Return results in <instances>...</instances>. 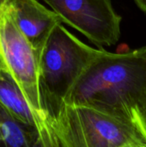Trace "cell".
Wrapping results in <instances>:
<instances>
[{
    "mask_svg": "<svg viewBox=\"0 0 146 147\" xmlns=\"http://www.w3.org/2000/svg\"><path fill=\"white\" fill-rule=\"evenodd\" d=\"M65 23L102 48L120 38L122 17L111 0H43Z\"/></svg>",
    "mask_w": 146,
    "mask_h": 147,
    "instance_id": "obj_5",
    "label": "cell"
},
{
    "mask_svg": "<svg viewBox=\"0 0 146 147\" xmlns=\"http://www.w3.org/2000/svg\"><path fill=\"white\" fill-rule=\"evenodd\" d=\"M0 66L15 81L43 127L48 116L40 90L38 54L19 28L10 3L0 9Z\"/></svg>",
    "mask_w": 146,
    "mask_h": 147,
    "instance_id": "obj_4",
    "label": "cell"
},
{
    "mask_svg": "<svg viewBox=\"0 0 146 147\" xmlns=\"http://www.w3.org/2000/svg\"><path fill=\"white\" fill-rule=\"evenodd\" d=\"M58 147H133L146 142L135 126L91 108L63 104L48 118Z\"/></svg>",
    "mask_w": 146,
    "mask_h": 147,
    "instance_id": "obj_3",
    "label": "cell"
},
{
    "mask_svg": "<svg viewBox=\"0 0 146 147\" xmlns=\"http://www.w3.org/2000/svg\"><path fill=\"white\" fill-rule=\"evenodd\" d=\"M33 147H58L53 134L47 123L39 130L38 137Z\"/></svg>",
    "mask_w": 146,
    "mask_h": 147,
    "instance_id": "obj_9",
    "label": "cell"
},
{
    "mask_svg": "<svg viewBox=\"0 0 146 147\" xmlns=\"http://www.w3.org/2000/svg\"><path fill=\"white\" fill-rule=\"evenodd\" d=\"M59 23L37 51L39 83L45 111L51 118L101 48L86 45Z\"/></svg>",
    "mask_w": 146,
    "mask_h": 147,
    "instance_id": "obj_2",
    "label": "cell"
},
{
    "mask_svg": "<svg viewBox=\"0 0 146 147\" xmlns=\"http://www.w3.org/2000/svg\"><path fill=\"white\" fill-rule=\"evenodd\" d=\"M39 131L14 119L0 105V147H33Z\"/></svg>",
    "mask_w": 146,
    "mask_h": 147,
    "instance_id": "obj_8",
    "label": "cell"
},
{
    "mask_svg": "<svg viewBox=\"0 0 146 147\" xmlns=\"http://www.w3.org/2000/svg\"><path fill=\"white\" fill-rule=\"evenodd\" d=\"M136 5L138 6V8L146 14V0H134Z\"/></svg>",
    "mask_w": 146,
    "mask_h": 147,
    "instance_id": "obj_10",
    "label": "cell"
},
{
    "mask_svg": "<svg viewBox=\"0 0 146 147\" xmlns=\"http://www.w3.org/2000/svg\"><path fill=\"white\" fill-rule=\"evenodd\" d=\"M133 147H146V142L144 144H140V145H138V146H135Z\"/></svg>",
    "mask_w": 146,
    "mask_h": 147,
    "instance_id": "obj_12",
    "label": "cell"
},
{
    "mask_svg": "<svg viewBox=\"0 0 146 147\" xmlns=\"http://www.w3.org/2000/svg\"><path fill=\"white\" fill-rule=\"evenodd\" d=\"M143 116H144V121H145L146 127V84L145 93H144V101H143Z\"/></svg>",
    "mask_w": 146,
    "mask_h": 147,
    "instance_id": "obj_11",
    "label": "cell"
},
{
    "mask_svg": "<svg viewBox=\"0 0 146 147\" xmlns=\"http://www.w3.org/2000/svg\"><path fill=\"white\" fill-rule=\"evenodd\" d=\"M16 23L36 52L44 45L61 18L38 0H9Z\"/></svg>",
    "mask_w": 146,
    "mask_h": 147,
    "instance_id": "obj_6",
    "label": "cell"
},
{
    "mask_svg": "<svg viewBox=\"0 0 146 147\" xmlns=\"http://www.w3.org/2000/svg\"><path fill=\"white\" fill-rule=\"evenodd\" d=\"M0 105L17 121L36 128H42L19 86L13 78L0 66Z\"/></svg>",
    "mask_w": 146,
    "mask_h": 147,
    "instance_id": "obj_7",
    "label": "cell"
},
{
    "mask_svg": "<svg viewBox=\"0 0 146 147\" xmlns=\"http://www.w3.org/2000/svg\"><path fill=\"white\" fill-rule=\"evenodd\" d=\"M146 46L124 53H100L87 65L64 104L83 106L128 122L146 134L143 101Z\"/></svg>",
    "mask_w": 146,
    "mask_h": 147,
    "instance_id": "obj_1",
    "label": "cell"
}]
</instances>
